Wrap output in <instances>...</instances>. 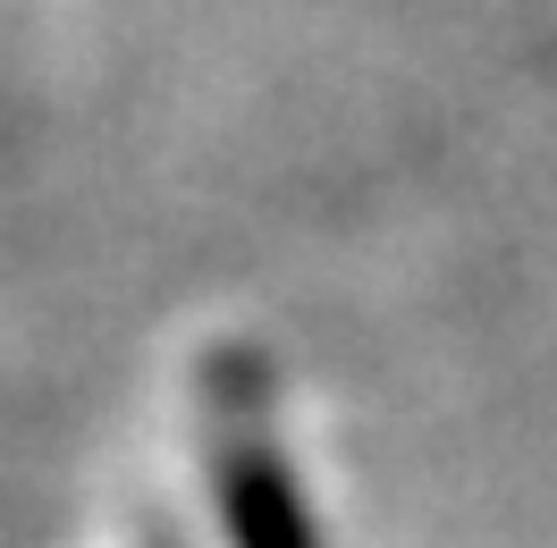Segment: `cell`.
<instances>
[{
    "label": "cell",
    "mask_w": 557,
    "mask_h": 548,
    "mask_svg": "<svg viewBox=\"0 0 557 548\" xmlns=\"http://www.w3.org/2000/svg\"><path fill=\"white\" fill-rule=\"evenodd\" d=\"M220 514L237 548H313V514L296 498V473L262 439H237L220 456Z\"/></svg>",
    "instance_id": "obj_1"
}]
</instances>
